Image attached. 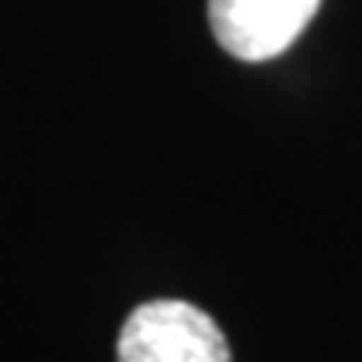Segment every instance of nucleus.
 <instances>
[{"instance_id":"obj_2","label":"nucleus","mask_w":362,"mask_h":362,"mask_svg":"<svg viewBox=\"0 0 362 362\" xmlns=\"http://www.w3.org/2000/svg\"><path fill=\"white\" fill-rule=\"evenodd\" d=\"M322 0H208V24L225 51L259 64L285 54Z\"/></svg>"},{"instance_id":"obj_1","label":"nucleus","mask_w":362,"mask_h":362,"mask_svg":"<svg viewBox=\"0 0 362 362\" xmlns=\"http://www.w3.org/2000/svg\"><path fill=\"white\" fill-rule=\"evenodd\" d=\"M117 362H232V352L208 312L181 298H155L124 319Z\"/></svg>"}]
</instances>
